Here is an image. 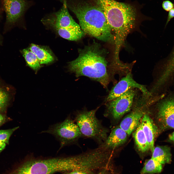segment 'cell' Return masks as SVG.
Instances as JSON below:
<instances>
[{
	"mask_svg": "<svg viewBox=\"0 0 174 174\" xmlns=\"http://www.w3.org/2000/svg\"><path fill=\"white\" fill-rule=\"evenodd\" d=\"M103 10L111 29L115 33L114 57H119L126 38L135 27V9L129 4L114 0H96Z\"/></svg>",
	"mask_w": 174,
	"mask_h": 174,
	"instance_id": "obj_1",
	"label": "cell"
},
{
	"mask_svg": "<svg viewBox=\"0 0 174 174\" xmlns=\"http://www.w3.org/2000/svg\"><path fill=\"white\" fill-rule=\"evenodd\" d=\"M104 50L97 44L86 46L80 51L77 58L69 62V70L77 77L87 76L107 88L111 78Z\"/></svg>",
	"mask_w": 174,
	"mask_h": 174,
	"instance_id": "obj_2",
	"label": "cell"
},
{
	"mask_svg": "<svg viewBox=\"0 0 174 174\" xmlns=\"http://www.w3.org/2000/svg\"><path fill=\"white\" fill-rule=\"evenodd\" d=\"M68 7L75 15L85 34L104 42L112 39L111 28L104 12L98 5L80 2L74 3Z\"/></svg>",
	"mask_w": 174,
	"mask_h": 174,
	"instance_id": "obj_3",
	"label": "cell"
},
{
	"mask_svg": "<svg viewBox=\"0 0 174 174\" xmlns=\"http://www.w3.org/2000/svg\"><path fill=\"white\" fill-rule=\"evenodd\" d=\"M99 108L98 107L90 110L84 109L79 111L75 114L74 120L82 137L92 139L99 145L106 140L109 131L96 117V113Z\"/></svg>",
	"mask_w": 174,
	"mask_h": 174,
	"instance_id": "obj_4",
	"label": "cell"
},
{
	"mask_svg": "<svg viewBox=\"0 0 174 174\" xmlns=\"http://www.w3.org/2000/svg\"><path fill=\"white\" fill-rule=\"evenodd\" d=\"M64 157L27 160L7 174H52L65 172Z\"/></svg>",
	"mask_w": 174,
	"mask_h": 174,
	"instance_id": "obj_5",
	"label": "cell"
},
{
	"mask_svg": "<svg viewBox=\"0 0 174 174\" xmlns=\"http://www.w3.org/2000/svg\"><path fill=\"white\" fill-rule=\"evenodd\" d=\"M42 132L54 136L59 142V150L66 146L77 144L79 139L82 137L78 127L70 116L62 122L51 126Z\"/></svg>",
	"mask_w": 174,
	"mask_h": 174,
	"instance_id": "obj_6",
	"label": "cell"
},
{
	"mask_svg": "<svg viewBox=\"0 0 174 174\" xmlns=\"http://www.w3.org/2000/svg\"><path fill=\"white\" fill-rule=\"evenodd\" d=\"M136 89H130L121 95L106 102L104 116H110L114 120H116L130 110L135 101L137 93Z\"/></svg>",
	"mask_w": 174,
	"mask_h": 174,
	"instance_id": "obj_7",
	"label": "cell"
},
{
	"mask_svg": "<svg viewBox=\"0 0 174 174\" xmlns=\"http://www.w3.org/2000/svg\"><path fill=\"white\" fill-rule=\"evenodd\" d=\"M156 117L160 131L174 129V95L170 94L156 105Z\"/></svg>",
	"mask_w": 174,
	"mask_h": 174,
	"instance_id": "obj_8",
	"label": "cell"
},
{
	"mask_svg": "<svg viewBox=\"0 0 174 174\" xmlns=\"http://www.w3.org/2000/svg\"><path fill=\"white\" fill-rule=\"evenodd\" d=\"M132 88L139 90L144 96H152L149 91L145 85L137 83L134 79L130 72L112 88L106 99L105 101L107 102L110 101Z\"/></svg>",
	"mask_w": 174,
	"mask_h": 174,
	"instance_id": "obj_9",
	"label": "cell"
},
{
	"mask_svg": "<svg viewBox=\"0 0 174 174\" xmlns=\"http://www.w3.org/2000/svg\"><path fill=\"white\" fill-rule=\"evenodd\" d=\"M46 20L53 27L65 28L80 26L69 13L67 0H64L63 6L59 10L50 14Z\"/></svg>",
	"mask_w": 174,
	"mask_h": 174,
	"instance_id": "obj_10",
	"label": "cell"
},
{
	"mask_svg": "<svg viewBox=\"0 0 174 174\" xmlns=\"http://www.w3.org/2000/svg\"><path fill=\"white\" fill-rule=\"evenodd\" d=\"M7 21L13 23L22 15L29 6L26 0H3Z\"/></svg>",
	"mask_w": 174,
	"mask_h": 174,
	"instance_id": "obj_11",
	"label": "cell"
},
{
	"mask_svg": "<svg viewBox=\"0 0 174 174\" xmlns=\"http://www.w3.org/2000/svg\"><path fill=\"white\" fill-rule=\"evenodd\" d=\"M127 135L120 127H116L112 130L105 141L100 145L109 150L113 149L124 143Z\"/></svg>",
	"mask_w": 174,
	"mask_h": 174,
	"instance_id": "obj_12",
	"label": "cell"
},
{
	"mask_svg": "<svg viewBox=\"0 0 174 174\" xmlns=\"http://www.w3.org/2000/svg\"><path fill=\"white\" fill-rule=\"evenodd\" d=\"M141 126L146 138L150 149L152 152L154 148L155 138L158 133V129L147 114L145 113L141 120Z\"/></svg>",
	"mask_w": 174,
	"mask_h": 174,
	"instance_id": "obj_13",
	"label": "cell"
},
{
	"mask_svg": "<svg viewBox=\"0 0 174 174\" xmlns=\"http://www.w3.org/2000/svg\"><path fill=\"white\" fill-rule=\"evenodd\" d=\"M53 27L61 37L69 40L77 41L81 39L85 34L80 26L65 28Z\"/></svg>",
	"mask_w": 174,
	"mask_h": 174,
	"instance_id": "obj_14",
	"label": "cell"
},
{
	"mask_svg": "<svg viewBox=\"0 0 174 174\" xmlns=\"http://www.w3.org/2000/svg\"><path fill=\"white\" fill-rule=\"evenodd\" d=\"M152 153L151 158L162 165L170 163L171 161V149L167 146H158L154 147Z\"/></svg>",
	"mask_w": 174,
	"mask_h": 174,
	"instance_id": "obj_15",
	"label": "cell"
},
{
	"mask_svg": "<svg viewBox=\"0 0 174 174\" xmlns=\"http://www.w3.org/2000/svg\"><path fill=\"white\" fill-rule=\"evenodd\" d=\"M133 136L139 151L144 152L150 150L148 143L142 128L141 120L133 133Z\"/></svg>",
	"mask_w": 174,
	"mask_h": 174,
	"instance_id": "obj_16",
	"label": "cell"
},
{
	"mask_svg": "<svg viewBox=\"0 0 174 174\" xmlns=\"http://www.w3.org/2000/svg\"><path fill=\"white\" fill-rule=\"evenodd\" d=\"M29 50L35 54L40 64H47L54 60V58L50 53L36 45L32 44Z\"/></svg>",
	"mask_w": 174,
	"mask_h": 174,
	"instance_id": "obj_17",
	"label": "cell"
},
{
	"mask_svg": "<svg viewBox=\"0 0 174 174\" xmlns=\"http://www.w3.org/2000/svg\"><path fill=\"white\" fill-rule=\"evenodd\" d=\"M162 164L152 158L145 162L140 174H154L160 173L163 169Z\"/></svg>",
	"mask_w": 174,
	"mask_h": 174,
	"instance_id": "obj_18",
	"label": "cell"
},
{
	"mask_svg": "<svg viewBox=\"0 0 174 174\" xmlns=\"http://www.w3.org/2000/svg\"><path fill=\"white\" fill-rule=\"evenodd\" d=\"M23 54L28 65L35 70H38L41 67L40 64L35 54L30 50L24 49Z\"/></svg>",
	"mask_w": 174,
	"mask_h": 174,
	"instance_id": "obj_19",
	"label": "cell"
},
{
	"mask_svg": "<svg viewBox=\"0 0 174 174\" xmlns=\"http://www.w3.org/2000/svg\"><path fill=\"white\" fill-rule=\"evenodd\" d=\"M10 98L8 91L5 87L0 85V112L4 113L6 112Z\"/></svg>",
	"mask_w": 174,
	"mask_h": 174,
	"instance_id": "obj_20",
	"label": "cell"
},
{
	"mask_svg": "<svg viewBox=\"0 0 174 174\" xmlns=\"http://www.w3.org/2000/svg\"><path fill=\"white\" fill-rule=\"evenodd\" d=\"M19 128V127H17L11 129L0 130V141L7 144H8L10 136L14 132Z\"/></svg>",
	"mask_w": 174,
	"mask_h": 174,
	"instance_id": "obj_21",
	"label": "cell"
},
{
	"mask_svg": "<svg viewBox=\"0 0 174 174\" xmlns=\"http://www.w3.org/2000/svg\"><path fill=\"white\" fill-rule=\"evenodd\" d=\"M112 171L104 169L96 171L75 170L67 172L65 174H112Z\"/></svg>",
	"mask_w": 174,
	"mask_h": 174,
	"instance_id": "obj_22",
	"label": "cell"
},
{
	"mask_svg": "<svg viewBox=\"0 0 174 174\" xmlns=\"http://www.w3.org/2000/svg\"><path fill=\"white\" fill-rule=\"evenodd\" d=\"M164 69L166 72L168 73L173 74L174 73V50Z\"/></svg>",
	"mask_w": 174,
	"mask_h": 174,
	"instance_id": "obj_23",
	"label": "cell"
},
{
	"mask_svg": "<svg viewBox=\"0 0 174 174\" xmlns=\"http://www.w3.org/2000/svg\"><path fill=\"white\" fill-rule=\"evenodd\" d=\"M174 5L170 1L166 0L164 1L162 4V7L163 9L167 11H169L173 8Z\"/></svg>",
	"mask_w": 174,
	"mask_h": 174,
	"instance_id": "obj_24",
	"label": "cell"
},
{
	"mask_svg": "<svg viewBox=\"0 0 174 174\" xmlns=\"http://www.w3.org/2000/svg\"><path fill=\"white\" fill-rule=\"evenodd\" d=\"M10 120L4 113L0 112V126Z\"/></svg>",
	"mask_w": 174,
	"mask_h": 174,
	"instance_id": "obj_25",
	"label": "cell"
},
{
	"mask_svg": "<svg viewBox=\"0 0 174 174\" xmlns=\"http://www.w3.org/2000/svg\"><path fill=\"white\" fill-rule=\"evenodd\" d=\"M174 17V8H173L169 11L166 26L167 24Z\"/></svg>",
	"mask_w": 174,
	"mask_h": 174,
	"instance_id": "obj_26",
	"label": "cell"
},
{
	"mask_svg": "<svg viewBox=\"0 0 174 174\" xmlns=\"http://www.w3.org/2000/svg\"><path fill=\"white\" fill-rule=\"evenodd\" d=\"M6 144L5 142L0 141V154L5 148Z\"/></svg>",
	"mask_w": 174,
	"mask_h": 174,
	"instance_id": "obj_27",
	"label": "cell"
},
{
	"mask_svg": "<svg viewBox=\"0 0 174 174\" xmlns=\"http://www.w3.org/2000/svg\"><path fill=\"white\" fill-rule=\"evenodd\" d=\"M169 139L170 141L174 144V131L169 135Z\"/></svg>",
	"mask_w": 174,
	"mask_h": 174,
	"instance_id": "obj_28",
	"label": "cell"
},
{
	"mask_svg": "<svg viewBox=\"0 0 174 174\" xmlns=\"http://www.w3.org/2000/svg\"><path fill=\"white\" fill-rule=\"evenodd\" d=\"M130 68V66H129V68H128V70H127L125 72V73H126L129 71V69ZM109 73H110V74H111V75H113V76H114V75H113V74H111V73L109 72Z\"/></svg>",
	"mask_w": 174,
	"mask_h": 174,
	"instance_id": "obj_29",
	"label": "cell"
}]
</instances>
